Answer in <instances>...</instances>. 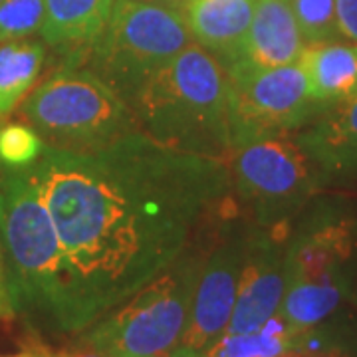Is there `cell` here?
<instances>
[{
  "label": "cell",
  "mask_w": 357,
  "mask_h": 357,
  "mask_svg": "<svg viewBox=\"0 0 357 357\" xmlns=\"http://www.w3.org/2000/svg\"><path fill=\"white\" fill-rule=\"evenodd\" d=\"M28 171L64 256L70 333L153 280L230 197L225 159L171 149L139 129L96 151L46 145Z\"/></svg>",
  "instance_id": "obj_1"
},
{
  "label": "cell",
  "mask_w": 357,
  "mask_h": 357,
  "mask_svg": "<svg viewBox=\"0 0 357 357\" xmlns=\"http://www.w3.org/2000/svg\"><path fill=\"white\" fill-rule=\"evenodd\" d=\"M131 112L139 131L177 151L227 161L234 145L229 68L199 44L161 68Z\"/></svg>",
  "instance_id": "obj_2"
},
{
  "label": "cell",
  "mask_w": 357,
  "mask_h": 357,
  "mask_svg": "<svg viewBox=\"0 0 357 357\" xmlns=\"http://www.w3.org/2000/svg\"><path fill=\"white\" fill-rule=\"evenodd\" d=\"M0 246L14 312L36 328L70 333L64 256L28 169L0 171Z\"/></svg>",
  "instance_id": "obj_3"
},
{
  "label": "cell",
  "mask_w": 357,
  "mask_h": 357,
  "mask_svg": "<svg viewBox=\"0 0 357 357\" xmlns=\"http://www.w3.org/2000/svg\"><path fill=\"white\" fill-rule=\"evenodd\" d=\"M203 256V250L187 246L153 280L86 328L82 345L112 357L173 354L189 324Z\"/></svg>",
  "instance_id": "obj_4"
},
{
  "label": "cell",
  "mask_w": 357,
  "mask_h": 357,
  "mask_svg": "<svg viewBox=\"0 0 357 357\" xmlns=\"http://www.w3.org/2000/svg\"><path fill=\"white\" fill-rule=\"evenodd\" d=\"M357 225L337 213H316L292 229L286 248V292L280 314L292 330L318 328L351 292Z\"/></svg>",
  "instance_id": "obj_5"
},
{
  "label": "cell",
  "mask_w": 357,
  "mask_h": 357,
  "mask_svg": "<svg viewBox=\"0 0 357 357\" xmlns=\"http://www.w3.org/2000/svg\"><path fill=\"white\" fill-rule=\"evenodd\" d=\"M20 114L48 147L64 151H96L139 129L128 103L84 64L54 70Z\"/></svg>",
  "instance_id": "obj_6"
},
{
  "label": "cell",
  "mask_w": 357,
  "mask_h": 357,
  "mask_svg": "<svg viewBox=\"0 0 357 357\" xmlns=\"http://www.w3.org/2000/svg\"><path fill=\"white\" fill-rule=\"evenodd\" d=\"M189 44L192 36L185 14L175 6L155 0H115L84 66L131 107L143 86Z\"/></svg>",
  "instance_id": "obj_7"
},
{
  "label": "cell",
  "mask_w": 357,
  "mask_h": 357,
  "mask_svg": "<svg viewBox=\"0 0 357 357\" xmlns=\"http://www.w3.org/2000/svg\"><path fill=\"white\" fill-rule=\"evenodd\" d=\"M230 195L256 227L292 225L321 183L298 133L280 131L236 145L227 157Z\"/></svg>",
  "instance_id": "obj_8"
},
{
  "label": "cell",
  "mask_w": 357,
  "mask_h": 357,
  "mask_svg": "<svg viewBox=\"0 0 357 357\" xmlns=\"http://www.w3.org/2000/svg\"><path fill=\"white\" fill-rule=\"evenodd\" d=\"M227 68L232 86V149L262 135L298 131L324 112L312 100L300 62L262 68L238 60Z\"/></svg>",
  "instance_id": "obj_9"
},
{
  "label": "cell",
  "mask_w": 357,
  "mask_h": 357,
  "mask_svg": "<svg viewBox=\"0 0 357 357\" xmlns=\"http://www.w3.org/2000/svg\"><path fill=\"white\" fill-rule=\"evenodd\" d=\"M217 227L199 270L189 324L177 347L181 351L204 354L227 332L234 310L250 222L241 215L232 195L218 211Z\"/></svg>",
  "instance_id": "obj_10"
},
{
  "label": "cell",
  "mask_w": 357,
  "mask_h": 357,
  "mask_svg": "<svg viewBox=\"0 0 357 357\" xmlns=\"http://www.w3.org/2000/svg\"><path fill=\"white\" fill-rule=\"evenodd\" d=\"M292 229V225L256 227L250 222L236 302L225 333L256 332L280 310Z\"/></svg>",
  "instance_id": "obj_11"
},
{
  "label": "cell",
  "mask_w": 357,
  "mask_h": 357,
  "mask_svg": "<svg viewBox=\"0 0 357 357\" xmlns=\"http://www.w3.org/2000/svg\"><path fill=\"white\" fill-rule=\"evenodd\" d=\"M296 133L321 181L357 177V93L328 107Z\"/></svg>",
  "instance_id": "obj_12"
},
{
  "label": "cell",
  "mask_w": 357,
  "mask_h": 357,
  "mask_svg": "<svg viewBox=\"0 0 357 357\" xmlns=\"http://www.w3.org/2000/svg\"><path fill=\"white\" fill-rule=\"evenodd\" d=\"M256 0H189L185 20L192 40L225 66L243 58Z\"/></svg>",
  "instance_id": "obj_13"
},
{
  "label": "cell",
  "mask_w": 357,
  "mask_h": 357,
  "mask_svg": "<svg viewBox=\"0 0 357 357\" xmlns=\"http://www.w3.org/2000/svg\"><path fill=\"white\" fill-rule=\"evenodd\" d=\"M115 0H44L40 34L66 64H84L89 48L107 24Z\"/></svg>",
  "instance_id": "obj_14"
},
{
  "label": "cell",
  "mask_w": 357,
  "mask_h": 357,
  "mask_svg": "<svg viewBox=\"0 0 357 357\" xmlns=\"http://www.w3.org/2000/svg\"><path fill=\"white\" fill-rule=\"evenodd\" d=\"M304 46L292 0H256L255 18L241 60L262 68L294 64L300 60Z\"/></svg>",
  "instance_id": "obj_15"
},
{
  "label": "cell",
  "mask_w": 357,
  "mask_h": 357,
  "mask_svg": "<svg viewBox=\"0 0 357 357\" xmlns=\"http://www.w3.org/2000/svg\"><path fill=\"white\" fill-rule=\"evenodd\" d=\"M300 66L312 100L326 112L357 93V46L342 40L306 44Z\"/></svg>",
  "instance_id": "obj_16"
},
{
  "label": "cell",
  "mask_w": 357,
  "mask_h": 357,
  "mask_svg": "<svg viewBox=\"0 0 357 357\" xmlns=\"http://www.w3.org/2000/svg\"><path fill=\"white\" fill-rule=\"evenodd\" d=\"M46 60V46L38 40L0 42V123L34 89Z\"/></svg>",
  "instance_id": "obj_17"
},
{
  "label": "cell",
  "mask_w": 357,
  "mask_h": 357,
  "mask_svg": "<svg viewBox=\"0 0 357 357\" xmlns=\"http://www.w3.org/2000/svg\"><path fill=\"white\" fill-rule=\"evenodd\" d=\"M296 330L276 312L266 324L250 333H222L211 345L206 357H280L292 351Z\"/></svg>",
  "instance_id": "obj_18"
},
{
  "label": "cell",
  "mask_w": 357,
  "mask_h": 357,
  "mask_svg": "<svg viewBox=\"0 0 357 357\" xmlns=\"http://www.w3.org/2000/svg\"><path fill=\"white\" fill-rule=\"evenodd\" d=\"M44 149V139L28 123H0V165L4 169H28Z\"/></svg>",
  "instance_id": "obj_19"
},
{
  "label": "cell",
  "mask_w": 357,
  "mask_h": 357,
  "mask_svg": "<svg viewBox=\"0 0 357 357\" xmlns=\"http://www.w3.org/2000/svg\"><path fill=\"white\" fill-rule=\"evenodd\" d=\"M292 10L306 44L342 40L335 0H292Z\"/></svg>",
  "instance_id": "obj_20"
},
{
  "label": "cell",
  "mask_w": 357,
  "mask_h": 357,
  "mask_svg": "<svg viewBox=\"0 0 357 357\" xmlns=\"http://www.w3.org/2000/svg\"><path fill=\"white\" fill-rule=\"evenodd\" d=\"M44 20V0H2L0 42L24 40L36 34Z\"/></svg>",
  "instance_id": "obj_21"
},
{
  "label": "cell",
  "mask_w": 357,
  "mask_h": 357,
  "mask_svg": "<svg viewBox=\"0 0 357 357\" xmlns=\"http://www.w3.org/2000/svg\"><path fill=\"white\" fill-rule=\"evenodd\" d=\"M335 14L342 40L357 46V0H335Z\"/></svg>",
  "instance_id": "obj_22"
},
{
  "label": "cell",
  "mask_w": 357,
  "mask_h": 357,
  "mask_svg": "<svg viewBox=\"0 0 357 357\" xmlns=\"http://www.w3.org/2000/svg\"><path fill=\"white\" fill-rule=\"evenodd\" d=\"M14 314L10 296H8V286H6V270H4V256H2V246H0V318H10Z\"/></svg>",
  "instance_id": "obj_23"
},
{
  "label": "cell",
  "mask_w": 357,
  "mask_h": 357,
  "mask_svg": "<svg viewBox=\"0 0 357 357\" xmlns=\"http://www.w3.org/2000/svg\"><path fill=\"white\" fill-rule=\"evenodd\" d=\"M52 357H112L103 351H98L93 347H88V345H82L77 349H68V351H62V354H52Z\"/></svg>",
  "instance_id": "obj_24"
},
{
  "label": "cell",
  "mask_w": 357,
  "mask_h": 357,
  "mask_svg": "<svg viewBox=\"0 0 357 357\" xmlns=\"http://www.w3.org/2000/svg\"><path fill=\"white\" fill-rule=\"evenodd\" d=\"M48 351H24V354H16V356H4V357H48Z\"/></svg>",
  "instance_id": "obj_25"
},
{
  "label": "cell",
  "mask_w": 357,
  "mask_h": 357,
  "mask_svg": "<svg viewBox=\"0 0 357 357\" xmlns=\"http://www.w3.org/2000/svg\"><path fill=\"white\" fill-rule=\"evenodd\" d=\"M167 357H206L204 354H189V351H181V349H175L173 354H169Z\"/></svg>",
  "instance_id": "obj_26"
},
{
  "label": "cell",
  "mask_w": 357,
  "mask_h": 357,
  "mask_svg": "<svg viewBox=\"0 0 357 357\" xmlns=\"http://www.w3.org/2000/svg\"><path fill=\"white\" fill-rule=\"evenodd\" d=\"M48 357H52V354H50V356H48Z\"/></svg>",
  "instance_id": "obj_27"
},
{
  "label": "cell",
  "mask_w": 357,
  "mask_h": 357,
  "mask_svg": "<svg viewBox=\"0 0 357 357\" xmlns=\"http://www.w3.org/2000/svg\"><path fill=\"white\" fill-rule=\"evenodd\" d=\"M0 2H2V0H0Z\"/></svg>",
  "instance_id": "obj_28"
},
{
  "label": "cell",
  "mask_w": 357,
  "mask_h": 357,
  "mask_svg": "<svg viewBox=\"0 0 357 357\" xmlns=\"http://www.w3.org/2000/svg\"><path fill=\"white\" fill-rule=\"evenodd\" d=\"M280 357H282V356H280Z\"/></svg>",
  "instance_id": "obj_29"
}]
</instances>
